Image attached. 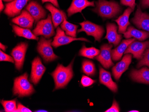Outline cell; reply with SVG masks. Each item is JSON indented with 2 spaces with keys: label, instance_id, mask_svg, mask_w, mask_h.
<instances>
[{
  "label": "cell",
  "instance_id": "10",
  "mask_svg": "<svg viewBox=\"0 0 149 112\" xmlns=\"http://www.w3.org/2000/svg\"><path fill=\"white\" fill-rule=\"evenodd\" d=\"M149 47V41L139 42L135 40L130 44L125 52L124 54H132L134 58L141 60L143 57L145 50Z\"/></svg>",
  "mask_w": 149,
  "mask_h": 112
},
{
  "label": "cell",
  "instance_id": "41",
  "mask_svg": "<svg viewBox=\"0 0 149 112\" xmlns=\"http://www.w3.org/2000/svg\"><path fill=\"white\" fill-rule=\"evenodd\" d=\"M129 112H139V111H137V110H131V111H129Z\"/></svg>",
  "mask_w": 149,
  "mask_h": 112
},
{
  "label": "cell",
  "instance_id": "23",
  "mask_svg": "<svg viewBox=\"0 0 149 112\" xmlns=\"http://www.w3.org/2000/svg\"><path fill=\"white\" fill-rule=\"evenodd\" d=\"M133 11L131 8L129 7L125 10L122 15L115 20L118 25V33L119 34H123L125 32L127 27L130 25L129 19L130 14Z\"/></svg>",
  "mask_w": 149,
  "mask_h": 112
},
{
  "label": "cell",
  "instance_id": "40",
  "mask_svg": "<svg viewBox=\"0 0 149 112\" xmlns=\"http://www.w3.org/2000/svg\"><path fill=\"white\" fill-rule=\"evenodd\" d=\"M5 2H10V1H12L13 0H3Z\"/></svg>",
  "mask_w": 149,
  "mask_h": 112
},
{
  "label": "cell",
  "instance_id": "36",
  "mask_svg": "<svg viewBox=\"0 0 149 112\" xmlns=\"http://www.w3.org/2000/svg\"><path fill=\"white\" fill-rule=\"evenodd\" d=\"M42 3L46 2H51L52 4L54 6L56 7L57 8H59V5H58L57 0H42Z\"/></svg>",
  "mask_w": 149,
  "mask_h": 112
},
{
  "label": "cell",
  "instance_id": "24",
  "mask_svg": "<svg viewBox=\"0 0 149 112\" xmlns=\"http://www.w3.org/2000/svg\"><path fill=\"white\" fill-rule=\"evenodd\" d=\"M124 36L127 39L133 37L140 41H144L149 37V32L137 30L130 26L124 33Z\"/></svg>",
  "mask_w": 149,
  "mask_h": 112
},
{
  "label": "cell",
  "instance_id": "21",
  "mask_svg": "<svg viewBox=\"0 0 149 112\" xmlns=\"http://www.w3.org/2000/svg\"><path fill=\"white\" fill-rule=\"evenodd\" d=\"M130 76L134 81L149 84V69L147 67H143L139 70L133 69Z\"/></svg>",
  "mask_w": 149,
  "mask_h": 112
},
{
  "label": "cell",
  "instance_id": "29",
  "mask_svg": "<svg viewBox=\"0 0 149 112\" xmlns=\"http://www.w3.org/2000/svg\"><path fill=\"white\" fill-rule=\"evenodd\" d=\"M1 103L4 108L5 111L7 112H17L16 101L15 100L5 101L2 100Z\"/></svg>",
  "mask_w": 149,
  "mask_h": 112
},
{
  "label": "cell",
  "instance_id": "27",
  "mask_svg": "<svg viewBox=\"0 0 149 112\" xmlns=\"http://www.w3.org/2000/svg\"><path fill=\"white\" fill-rule=\"evenodd\" d=\"M100 51L95 47H86L84 45L79 51V55L82 56L93 59L99 54Z\"/></svg>",
  "mask_w": 149,
  "mask_h": 112
},
{
  "label": "cell",
  "instance_id": "30",
  "mask_svg": "<svg viewBox=\"0 0 149 112\" xmlns=\"http://www.w3.org/2000/svg\"><path fill=\"white\" fill-rule=\"evenodd\" d=\"M143 66L149 67V47L145 51L143 57L137 64V67L139 68Z\"/></svg>",
  "mask_w": 149,
  "mask_h": 112
},
{
  "label": "cell",
  "instance_id": "20",
  "mask_svg": "<svg viewBox=\"0 0 149 112\" xmlns=\"http://www.w3.org/2000/svg\"><path fill=\"white\" fill-rule=\"evenodd\" d=\"M99 80L101 84L106 86L112 92L116 93L118 91V85L112 80L110 72L100 67Z\"/></svg>",
  "mask_w": 149,
  "mask_h": 112
},
{
  "label": "cell",
  "instance_id": "7",
  "mask_svg": "<svg viewBox=\"0 0 149 112\" xmlns=\"http://www.w3.org/2000/svg\"><path fill=\"white\" fill-rule=\"evenodd\" d=\"M113 45L111 44H105L102 45L100 47V52L96 57V59L104 67L109 69L113 66L114 63L112 61L111 49Z\"/></svg>",
  "mask_w": 149,
  "mask_h": 112
},
{
  "label": "cell",
  "instance_id": "6",
  "mask_svg": "<svg viewBox=\"0 0 149 112\" xmlns=\"http://www.w3.org/2000/svg\"><path fill=\"white\" fill-rule=\"evenodd\" d=\"M79 24L81 26V28L78 31V33L85 32L88 35L93 37L95 41L100 42L104 33L102 26L89 21L83 22Z\"/></svg>",
  "mask_w": 149,
  "mask_h": 112
},
{
  "label": "cell",
  "instance_id": "28",
  "mask_svg": "<svg viewBox=\"0 0 149 112\" xmlns=\"http://www.w3.org/2000/svg\"><path fill=\"white\" fill-rule=\"evenodd\" d=\"M82 71L84 73L88 76H94L96 73V67L94 64L91 61L84 60L82 63Z\"/></svg>",
  "mask_w": 149,
  "mask_h": 112
},
{
  "label": "cell",
  "instance_id": "8",
  "mask_svg": "<svg viewBox=\"0 0 149 112\" xmlns=\"http://www.w3.org/2000/svg\"><path fill=\"white\" fill-rule=\"evenodd\" d=\"M28 46L26 42H21L18 44L12 51L11 55L15 60V67L17 70H20L22 68Z\"/></svg>",
  "mask_w": 149,
  "mask_h": 112
},
{
  "label": "cell",
  "instance_id": "34",
  "mask_svg": "<svg viewBox=\"0 0 149 112\" xmlns=\"http://www.w3.org/2000/svg\"><path fill=\"white\" fill-rule=\"evenodd\" d=\"M120 108L117 102L115 100L113 102L112 106L105 111L106 112H120Z\"/></svg>",
  "mask_w": 149,
  "mask_h": 112
},
{
  "label": "cell",
  "instance_id": "13",
  "mask_svg": "<svg viewBox=\"0 0 149 112\" xmlns=\"http://www.w3.org/2000/svg\"><path fill=\"white\" fill-rule=\"evenodd\" d=\"M29 0H14L6 4L4 13L10 17H13L20 14Z\"/></svg>",
  "mask_w": 149,
  "mask_h": 112
},
{
  "label": "cell",
  "instance_id": "25",
  "mask_svg": "<svg viewBox=\"0 0 149 112\" xmlns=\"http://www.w3.org/2000/svg\"><path fill=\"white\" fill-rule=\"evenodd\" d=\"M12 27L13 31L18 36L22 37L27 39H33L36 40H38V38L34 35L29 29L21 28L15 25H13Z\"/></svg>",
  "mask_w": 149,
  "mask_h": 112
},
{
  "label": "cell",
  "instance_id": "26",
  "mask_svg": "<svg viewBox=\"0 0 149 112\" xmlns=\"http://www.w3.org/2000/svg\"><path fill=\"white\" fill-rule=\"evenodd\" d=\"M66 19L67 18H64L63 22L61 25L62 29L65 31V34L67 35L76 38L77 37V30L78 28V26L70 23L67 21Z\"/></svg>",
  "mask_w": 149,
  "mask_h": 112
},
{
  "label": "cell",
  "instance_id": "35",
  "mask_svg": "<svg viewBox=\"0 0 149 112\" xmlns=\"http://www.w3.org/2000/svg\"><path fill=\"white\" fill-rule=\"evenodd\" d=\"M17 112H31L32 111L29 109L23 106L21 104L18 103L17 105Z\"/></svg>",
  "mask_w": 149,
  "mask_h": 112
},
{
  "label": "cell",
  "instance_id": "14",
  "mask_svg": "<svg viewBox=\"0 0 149 112\" xmlns=\"http://www.w3.org/2000/svg\"><path fill=\"white\" fill-rule=\"evenodd\" d=\"M132 54H125L123 60L118 63L112 69L113 74L117 81L119 80L123 73L128 69L132 61Z\"/></svg>",
  "mask_w": 149,
  "mask_h": 112
},
{
  "label": "cell",
  "instance_id": "3",
  "mask_svg": "<svg viewBox=\"0 0 149 112\" xmlns=\"http://www.w3.org/2000/svg\"><path fill=\"white\" fill-rule=\"evenodd\" d=\"M26 73L15 79L13 88V94L19 97L29 96L35 92L32 84L28 79Z\"/></svg>",
  "mask_w": 149,
  "mask_h": 112
},
{
  "label": "cell",
  "instance_id": "9",
  "mask_svg": "<svg viewBox=\"0 0 149 112\" xmlns=\"http://www.w3.org/2000/svg\"><path fill=\"white\" fill-rule=\"evenodd\" d=\"M76 40L84 41L88 42H89L88 39L84 38H76L67 35L65 32L60 29V27H58L57 28L56 36L54 38L53 41L52 42V46L56 48L59 46L69 44L72 42Z\"/></svg>",
  "mask_w": 149,
  "mask_h": 112
},
{
  "label": "cell",
  "instance_id": "19",
  "mask_svg": "<svg viewBox=\"0 0 149 112\" xmlns=\"http://www.w3.org/2000/svg\"><path fill=\"white\" fill-rule=\"evenodd\" d=\"M45 8L48 10L52 14V20L55 28L63 22L64 18H67L66 14L63 11L58 10L50 3H47Z\"/></svg>",
  "mask_w": 149,
  "mask_h": 112
},
{
  "label": "cell",
  "instance_id": "15",
  "mask_svg": "<svg viewBox=\"0 0 149 112\" xmlns=\"http://www.w3.org/2000/svg\"><path fill=\"white\" fill-rule=\"evenodd\" d=\"M35 19L28 11L23 10L20 15L12 19V22L21 27L32 28Z\"/></svg>",
  "mask_w": 149,
  "mask_h": 112
},
{
  "label": "cell",
  "instance_id": "2",
  "mask_svg": "<svg viewBox=\"0 0 149 112\" xmlns=\"http://www.w3.org/2000/svg\"><path fill=\"white\" fill-rule=\"evenodd\" d=\"M96 8L92 10L103 18H113L118 15L122 10L118 3L115 1L98 0L96 2Z\"/></svg>",
  "mask_w": 149,
  "mask_h": 112
},
{
  "label": "cell",
  "instance_id": "1",
  "mask_svg": "<svg viewBox=\"0 0 149 112\" xmlns=\"http://www.w3.org/2000/svg\"><path fill=\"white\" fill-rule=\"evenodd\" d=\"M74 60L68 66H63L62 64H58L56 70L52 73L55 83V89L62 88L66 86L73 76L72 67Z\"/></svg>",
  "mask_w": 149,
  "mask_h": 112
},
{
  "label": "cell",
  "instance_id": "17",
  "mask_svg": "<svg viewBox=\"0 0 149 112\" xmlns=\"http://www.w3.org/2000/svg\"><path fill=\"white\" fill-rule=\"evenodd\" d=\"M95 6L94 1L88 0H73L69 8L67 10L68 17L77 13H81L84 9L88 6Z\"/></svg>",
  "mask_w": 149,
  "mask_h": 112
},
{
  "label": "cell",
  "instance_id": "5",
  "mask_svg": "<svg viewBox=\"0 0 149 112\" xmlns=\"http://www.w3.org/2000/svg\"><path fill=\"white\" fill-rule=\"evenodd\" d=\"M52 39L47 40L45 38L41 37L37 46V51L43 58L44 61H52L58 57L55 55L52 48Z\"/></svg>",
  "mask_w": 149,
  "mask_h": 112
},
{
  "label": "cell",
  "instance_id": "32",
  "mask_svg": "<svg viewBox=\"0 0 149 112\" xmlns=\"http://www.w3.org/2000/svg\"><path fill=\"white\" fill-rule=\"evenodd\" d=\"M0 61H8L10 62L15 63L14 58L9 55L5 54L2 51H0Z\"/></svg>",
  "mask_w": 149,
  "mask_h": 112
},
{
  "label": "cell",
  "instance_id": "16",
  "mask_svg": "<svg viewBox=\"0 0 149 112\" xmlns=\"http://www.w3.org/2000/svg\"><path fill=\"white\" fill-rule=\"evenodd\" d=\"M26 8L35 19L36 22L44 18L46 16L47 12L36 1H31L26 6Z\"/></svg>",
  "mask_w": 149,
  "mask_h": 112
},
{
  "label": "cell",
  "instance_id": "39",
  "mask_svg": "<svg viewBox=\"0 0 149 112\" xmlns=\"http://www.w3.org/2000/svg\"><path fill=\"white\" fill-rule=\"evenodd\" d=\"M7 48L6 46L2 44V43H1V49H2L3 51H5L6 49Z\"/></svg>",
  "mask_w": 149,
  "mask_h": 112
},
{
  "label": "cell",
  "instance_id": "22",
  "mask_svg": "<svg viewBox=\"0 0 149 112\" xmlns=\"http://www.w3.org/2000/svg\"><path fill=\"white\" fill-rule=\"evenodd\" d=\"M135 40L134 38L125 39L117 47L111 51V56L113 61H119L124 53L126 49Z\"/></svg>",
  "mask_w": 149,
  "mask_h": 112
},
{
  "label": "cell",
  "instance_id": "33",
  "mask_svg": "<svg viewBox=\"0 0 149 112\" xmlns=\"http://www.w3.org/2000/svg\"><path fill=\"white\" fill-rule=\"evenodd\" d=\"M120 4L129 6L133 10H134L135 6L136 5L135 0H120Z\"/></svg>",
  "mask_w": 149,
  "mask_h": 112
},
{
  "label": "cell",
  "instance_id": "38",
  "mask_svg": "<svg viewBox=\"0 0 149 112\" xmlns=\"http://www.w3.org/2000/svg\"><path fill=\"white\" fill-rule=\"evenodd\" d=\"M1 1V6H0V10L1 12L2 11V10L4 9V6L3 5V3H2V0H0Z\"/></svg>",
  "mask_w": 149,
  "mask_h": 112
},
{
  "label": "cell",
  "instance_id": "11",
  "mask_svg": "<svg viewBox=\"0 0 149 112\" xmlns=\"http://www.w3.org/2000/svg\"><path fill=\"white\" fill-rule=\"evenodd\" d=\"M44 66L39 57L35 58L32 63V69L31 72V81L35 84L39 82L46 71Z\"/></svg>",
  "mask_w": 149,
  "mask_h": 112
},
{
  "label": "cell",
  "instance_id": "18",
  "mask_svg": "<svg viewBox=\"0 0 149 112\" xmlns=\"http://www.w3.org/2000/svg\"><path fill=\"white\" fill-rule=\"evenodd\" d=\"M107 34L104 38L107 39L109 44H112L115 46H118L121 41L123 36L119 35L117 33L118 27L114 23H109L106 26Z\"/></svg>",
  "mask_w": 149,
  "mask_h": 112
},
{
  "label": "cell",
  "instance_id": "37",
  "mask_svg": "<svg viewBox=\"0 0 149 112\" xmlns=\"http://www.w3.org/2000/svg\"><path fill=\"white\" fill-rule=\"evenodd\" d=\"M141 7L143 9L149 7V0H141Z\"/></svg>",
  "mask_w": 149,
  "mask_h": 112
},
{
  "label": "cell",
  "instance_id": "31",
  "mask_svg": "<svg viewBox=\"0 0 149 112\" xmlns=\"http://www.w3.org/2000/svg\"><path fill=\"white\" fill-rule=\"evenodd\" d=\"M96 81L93 80L89 77L86 76H83L81 80V83L84 87L90 86L96 82Z\"/></svg>",
  "mask_w": 149,
  "mask_h": 112
},
{
  "label": "cell",
  "instance_id": "12",
  "mask_svg": "<svg viewBox=\"0 0 149 112\" xmlns=\"http://www.w3.org/2000/svg\"><path fill=\"white\" fill-rule=\"evenodd\" d=\"M131 21L138 28L149 32V15L141 11L139 6H137L134 17Z\"/></svg>",
  "mask_w": 149,
  "mask_h": 112
},
{
  "label": "cell",
  "instance_id": "4",
  "mask_svg": "<svg viewBox=\"0 0 149 112\" xmlns=\"http://www.w3.org/2000/svg\"><path fill=\"white\" fill-rule=\"evenodd\" d=\"M52 19V16L49 15L46 19L39 21L33 31V34L37 36L42 35L47 38L53 36L55 33Z\"/></svg>",
  "mask_w": 149,
  "mask_h": 112
}]
</instances>
